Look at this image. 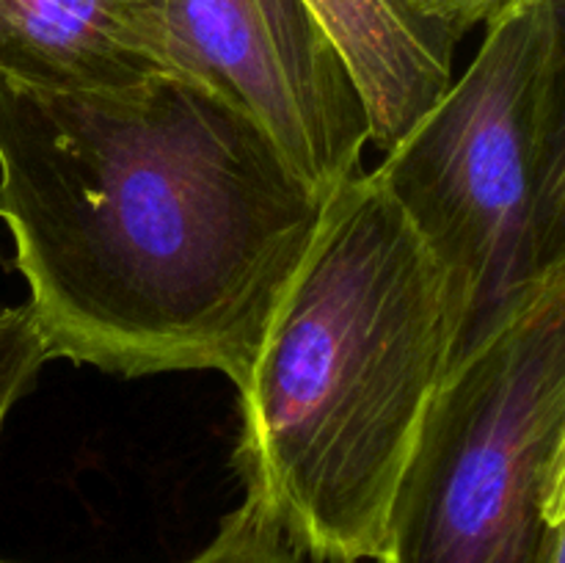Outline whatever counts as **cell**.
<instances>
[{"mask_svg": "<svg viewBox=\"0 0 565 563\" xmlns=\"http://www.w3.org/2000/svg\"><path fill=\"white\" fill-rule=\"evenodd\" d=\"M326 196L202 83L0 77V219L47 359L241 390Z\"/></svg>", "mask_w": 565, "mask_h": 563, "instance_id": "6da1fadb", "label": "cell"}, {"mask_svg": "<svg viewBox=\"0 0 565 563\" xmlns=\"http://www.w3.org/2000/svg\"><path fill=\"white\" fill-rule=\"evenodd\" d=\"M447 368L439 268L375 169L359 171L326 196L237 390L243 486L301 555L379 561Z\"/></svg>", "mask_w": 565, "mask_h": 563, "instance_id": "7a4b0ae2", "label": "cell"}, {"mask_svg": "<svg viewBox=\"0 0 565 563\" xmlns=\"http://www.w3.org/2000/svg\"><path fill=\"white\" fill-rule=\"evenodd\" d=\"M375 174L439 268L452 368L565 279V0L491 17Z\"/></svg>", "mask_w": 565, "mask_h": 563, "instance_id": "3957f363", "label": "cell"}, {"mask_svg": "<svg viewBox=\"0 0 565 563\" xmlns=\"http://www.w3.org/2000/svg\"><path fill=\"white\" fill-rule=\"evenodd\" d=\"M565 561V279L441 379L375 563Z\"/></svg>", "mask_w": 565, "mask_h": 563, "instance_id": "277c9868", "label": "cell"}, {"mask_svg": "<svg viewBox=\"0 0 565 563\" xmlns=\"http://www.w3.org/2000/svg\"><path fill=\"white\" fill-rule=\"evenodd\" d=\"M177 75L252 116L318 193L362 171L370 116L303 0H163Z\"/></svg>", "mask_w": 565, "mask_h": 563, "instance_id": "5b68a950", "label": "cell"}, {"mask_svg": "<svg viewBox=\"0 0 565 563\" xmlns=\"http://www.w3.org/2000/svg\"><path fill=\"white\" fill-rule=\"evenodd\" d=\"M177 75L163 0H0V77L33 88H114Z\"/></svg>", "mask_w": 565, "mask_h": 563, "instance_id": "8992f818", "label": "cell"}, {"mask_svg": "<svg viewBox=\"0 0 565 563\" xmlns=\"http://www.w3.org/2000/svg\"><path fill=\"white\" fill-rule=\"evenodd\" d=\"M356 81L370 144L390 152L452 83L458 42L406 0H303Z\"/></svg>", "mask_w": 565, "mask_h": 563, "instance_id": "52a82bcc", "label": "cell"}, {"mask_svg": "<svg viewBox=\"0 0 565 563\" xmlns=\"http://www.w3.org/2000/svg\"><path fill=\"white\" fill-rule=\"evenodd\" d=\"M188 563H303V555L268 506L246 491L241 508L221 522L215 539Z\"/></svg>", "mask_w": 565, "mask_h": 563, "instance_id": "ba28073f", "label": "cell"}, {"mask_svg": "<svg viewBox=\"0 0 565 563\" xmlns=\"http://www.w3.org/2000/svg\"><path fill=\"white\" fill-rule=\"evenodd\" d=\"M50 362L28 304L0 307V425Z\"/></svg>", "mask_w": 565, "mask_h": 563, "instance_id": "9c48e42d", "label": "cell"}, {"mask_svg": "<svg viewBox=\"0 0 565 563\" xmlns=\"http://www.w3.org/2000/svg\"><path fill=\"white\" fill-rule=\"evenodd\" d=\"M423 20L441 28L447 36L461 42L472 28L486 25L511 0H406Z\"/></svg>", "mask_w": 565, "mask_h": 563, "instance_id": "30bf717a", "label": "cell"}]
</instances>
